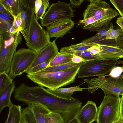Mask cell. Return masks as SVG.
Masks as SVG:
<instances>
[{"label": "cell", "mask_w": 123, "mask_h": 123, "mask_svg": "<svg viewBox=\"0 0 123 123\" xmlns=\"http://www.w3.org/2000/svg\"><path fill=\"white\" fill-rule=\"evenodd\" d=\"M109 25V28L106 34V39L107 40L114 39L117 42L118 36L122 32H123V30L121 28L114 29L112 22L110 23Z\"/></svg>", "instance_id": "25"}, {"label": "cell", "mask_w": 123, "mask_h": 123, "mask_svg": "<svg viewBox=\"0 0 123 123\" xmlns=\"http://www.w3.org/2000/svg\"><path fill=\"white\" fill-rule=\"evenodd\" d=\"M80 63H75L71 61L68 63L63 64L46 68L39 72H55L64 71L74 66L79 65Z\"/></svg>", "instance_id": "23"}, {"label": "cell", "mask_w": 123, "mask_h": 123, "mask_svg": "<svg viewBox=\"0 0 123 123\" xmlns=\"http://www.w3.org/2000/svg\"><path fill=\"white\" fill-rule=\"evenodd\" d=\"M120 121L121 123H123V118L121 119Z\"/></svg>", "instance_id": "42"}, {"label": "cell", "mask_w": 123, "mask_h": 123, "mask_svg": "<svg viewBox=\"0 0 123 123\" xmlns=\"http://www.w3.org/2000/svg\"><path fill=\"white\" fill-rule=\"evenodd\" d=\"M110 23L105 24L94 36L86 39L81 42L87 43H97L109 46H117V43L115 39H106L107 33L109 28V25Z\"/></svg>", "instance_id": "14"}, {"label": "cell", "mask_w": 123, "mask_h": 123, "mask_svg": "<svg viewBox=\"0 0 123 123\" xmlns=\"http://www.w3.org/2000/svg\"><path fill=\"white\" fill-rule=\"evenodd\" d=\"M120 96L107 95L98 108L97 123H114L120 121Z\"/></svg>", "instance_id": "3"}, {"label": "cell", "mask_w": 123, "mask_h": 123, "mask_svg": "<svg viewBox=\"0 0 123 123\" xmlns=\"http://www.w3.org/2000/svg\"><path fill=\"white\" fill-rule=\"evenodd\" d=\"M90 2L83 13V19L101 14L106 9L110 7L105 1L102 0H89Z\"/></svg>", "instance_id": "15"}, {"label": "cell", "mask_w": 123, "mask_h": 123, "mask_svg": "<svg viewBox=\"0 0 123 123\" xmlns=\"http://www.w3.org/2000/svg\"><path fill=\"white\" fill-rule=\"evenodd\" d=\"M120 123V121H118L117 122H116L115 123Z\"/></svg>", "instance_id": "43"}, {"label": "cell", "mask_w": 123, "mask_h": 123, "mask_svg": "<svg viewBox=\"0 0 123 123\" xmlns=\"http://www.w3.org/2000/svg\"><path fill=\"white\" fill-rule=\"evenodd\" d=\"M48 123H64V121L59 114L51 112Z\"/></svg>", "instance_id": "30"}, {"label": "cell", "mask_w": 123, "mask_h": 123, "mask_svg": "<svg viewBox=\"0 0 123 123\" xmlns=\"http://www.w3.org/2000/svg\"><path fill=\"white\" fill-rule=\"evenodd\" d=\"M85 62L66 70L55 72H38L27 74L26 77L39 86L55 89L73 83L80 68Z\"/></svg>", "instance_id": "1"}, {"label": "cell", "mask_w": 123, "mask_h": 123, "mask_svg": "<svg viewBox=\"0 0 123 123\" xmlns=\"http://www.w3.org/2000/svg\"><path fill=\"white\" fill-rule=\"evenodd\" d=\"M15 82L13 81L6 88L0 92V112L5 107L12 104L11 96L15 89Z\"/></svg>", "instance_id": "18"}, {"label": "cell", "mask_w": 123, "mask_h": 123, "mask_svg": "<svg viewBox=\"0 0 123 123\" xmlns=\"http://www.w3.org/2000/svg\"><path fill=\"white\" fill-rule=\"evenodd\" d=\"M117 43V46L123 50V32L118 36Z\"/></svg>", "instance_id": "37"}, {"label": "cell", "mask_w": 123, "mask_h": 123, "mask_svg": "<svg viewBox=\"0 0 123 123\" xmlns=\"http://www.w3.org/2000/svg\"><path fill=\"white\" fill-rule=\"evenodd\" d=\"M42 3V0H36L35 2V9L34 11L36 15L37 12L41 6Z\"/></svg>", "instance_id": "38"}, {"label": "cell", "mask_w": 123, "mask_h": 123, "mask_svg": "<svg viewBox=\"0 0 123 123\" xmlns=\"http://www.w3.org/2000/svg\"><path fill=\"white\" fill-rule=\"evenodd\" d=\"M50 62H43L27 70L25 72L27 74L34 73L40 71L47 68Z\"/></svg>", "instance_id": "29"}, {"label": "cell", "mask_w": 123, "mask_h": 123, "mask_svg": "<svg viewBox=\"0 0 123 123\" xmlns=\"http://www.w3.org/2000/svg\"><path fill=\"white\" fill-rule=\"evenodd\" d=\"M110 1L121 16L123 17V0H110Z\"/></svg>", "instance_id": "31"}, {"label": "cell", "mask_w": 123, "mask_h": 123, "mask_svg": "<svg viewBox=\"0 0 123 123\" xmlns=\"http://www.w3.org/2000/svg\"><path fill=\"white\" fill-rule=\"evenodd\" d=\"M101 77L85 79L83 81L88 85V91L93 93L98 88L104 92L105 96L107 95L115 96L123 95V74L115 78L104 76Z\"/></svg>", "instance_id": "2"}, {"label": "cell", "mask_w": 123, "mask_h": 123, "mask_svg": "<svg viewBox=\"0 0 123 123\" xmlns=\"http://www.w3.org/2000/svg\"><path fill=\"white\" fill-rule=\"evenodd\" d=\"M73 55L58 52L54 58L47 65V68L55 66L68 63L71 61Z\"/></svg>", "instance_id": "22"}, {"label": "cell", "mask_w": 123, "mask_h": 123, "mask_svg": "<svg viewBox=\"0 0 123 123\" xmlns=\"http://www.w3.org/2000/svg\"><path fill=\"white\" fill-rule=\"evenodd\" d=\"M21 123H37L32 112L28 106L21 109Z\"/></svg>", "instance_id": "24"}, {"label": "cell", "mask_w": 123, "mask_h": 123, "mask_svg": "<svg viewBox=\"0 0 123 123\" xmlns=\"http://www.w3.org/2000/svg\"><path fill=\"white\" fill-rule=\"evenodd\" d=\"M120 112L121 119L123 118V95L120 98Z\"/></svg>", "instance_id": "40"}, {"label": "cell", "mask_w": 123, "mask_h": 123, "mask_svg": "<svg viewBox=\"0 0 123 123\" xmlns=\"http://www.w3.org/2000/svg\"><path fill=\"white\" fill-rule=\"evenodd\" d=\"M71 61L73 62L76 64H79L87 61L81 57L75 55H73Z\"/></svg>", "instance_id": "36"}, {"label": "cell", "mask_w": 123, "mask_h": 123, "mask_svg": "<svg viewBox=\"0 0 123 123\" xmlns=\"http://www.w3.org/2000/svg\"><path fill=\"white\" fill-rule=\"evenodd\" d=\"M9 109L8 117L5 123H21V106L12 104L9 107Z\"/></svg>", "instance_id": "20"}, {"label": "cell", "mask_w": 123, "mask_h": 123, "mask_svg": "<svg viewBox=\"0 0 123 123\" xmlns=\"http://www.w3.org/2000/svg\"><path fill=\"white\" fill-rule=\"evenodd\" d=\"M119 13L112 8L106 9L100 14L85 19L80 20L77 25L91 31L100 30L105 24L110 22Z\"/></svg>", "instance_id": "8"}, {"label": "cell", "mask_w": 123, "mask_h": 123, "mask_svg": "<svg viewBox=\"0 0 123 123\" xmlns=\"http://www.w3.org/2000/svg\"><path fill=\"white\" fill-rule=\"evenodd\" d=\"M116 23L123 30V17L120 16L117 18Z\"/></svg>", "instance_id": "39"}, {"label": "cell", "mask_w": 123, "mask_h": 123, "mask_svg": "<svg viewBox=\"0 0 123 123\" xmlns=\"http://www.w3.org/2000/svg\"><path fill=\"white\" fill-rule=\"evenodd\" d=\"M74 21L71 19L60 20L50 24L47 27V31L50 38H62L74 26Z\"/></svg>", "instance_id": "11"}, {"label": "cell", "mask_w": 123, "mask_h": 123, "mask_svg": "<svg viewBox=\"0 0 123 123\" xmlns=\"http://www.w3.org/2000/svg\"><path fill=\"white\" fill-rule=\"evenodd\" d=\"M0 34L6 33H8L9 26L11 24H9L0 19Z\"/></svg>", "instance_id": "34"}, {"label": "cell", "mask_w": 123, "mask_h": 123, "mask_svg": "<svg viewBox=\"0 0 123 123\" xmlns=\"http://www.w3.org/2000/svg\"><path fill=\"white\" fill-rule=\"evenodd\" d=\"M94 44H90L81 42L78 44H71L70 46L61 48L60 52L74 55L75 54L86 50Z\"/></svg>", "instance_id": "19"}, {"label": "cell", "mask_w": 123, "mask_h": 123, "mask_svg": "<svg viewBox=\"0 0 123 123\" xmlns=\"http://www.w3.org/2000/svg\"><path fill=\"white\" fill-rule=\"evenodd\" d=\"M37 52L29 48H21L14 53L9 75L13 80L29 69Z\"/></svg>", "instance_id": "5"}, {"label": "cell", "mask_w": 123, "mask_h": 123, "mask_svg": "<svg viewBox=\"0 0 123 123\" xmlns=\"http://www.w3.org/2000/svg\"><path fill=\"white\" fill-rule=\"evenodd\" d=\"M0 19L10 24H13L14 18L9 13L0 12Z\"/></svg>", "instance_id": "32"}, {"label": "cell", "mask_w": 123, "mask_h": 123, "mask_svg": "<svg viewBox=\"0 0 123 123\" xmlns=\"http://www.w3.org/2000/svg\"><path fill=\"white\" fill-rule=\"evenodd\" d=\"M19 31L16 34L15 40L10 45H0V73L9 74L14 54L18 45L21 43L22 37Z\"/></svg>", "instance_id": "9"}, {"label": "cell", "mask_w": 123, "mask_h": 123, "mask_svg": "<svg viewBox=\"0 0 123 123\" xmlns=\"http://www.w3.org/2000/svg\"><path fill=\"white\" fill-rule=\"evenodd\" d=\"M74 11L69 4L59 1L52 4L42 18L40 25L42 27H47L57 21L66 19H71L74 17Z\"/></svg>", "instance_id": "7"}, {"label": "cell", "mask_w": 123, "mask_h": 123, "mask_svg": "<svg viewBox=\"0 0 123 123\" xmlns=\"http://www.w3.org/2000/svg\"><path fill=\"white\" fill-rule=\"evenodd\" d=\"M84 1L83 0H70L69 4L74 8H78Z\"/></svg>", "instance_id": "35"}, {"label": "cell", "mask_w": 123, "mask_h": 123, "mask_svg": "<svg viewBox=\"0 0 123 123\" xmlns=\"http://www.w3.org/2000/svg\"><path fill=\"white\" fill-rule=\"evenodd\" d=\"M18 0L22 20L20 32L23 35L26 43H27L31 17L32 11L34 10L35 0Z\"/></svg>", "instance_id": "10"}, {"label": "cell", "mask_w": 123, "mask_h": 123, "mask_svg": "<svg viewBox=\"0 0 123 123\" xmlns=\"http://www.w3.org/2000/svg\"><path fill=\"white\" fill-rule=\"evenodd\" d=\"M98 111L95 103L88 100L81 108L75 118L79 123H92L96 121Z\"/></svg>", "instance_id": "12"}, {"label": "cell", "mask_w": 123, "mask_h": 123, "mask_svg": "<svg viewBox=\"0 0 123 123\" xmlns=\"http://www.w3.org/2000/svg\"><path fill=\"white\" fill-rule=\"evenodd\" d=\"M22 17L20 12L14 18L12 27L18 31L20 32L22 24Z\"/></svg>", "instance_id": "33"}, {"label": "cell", "mask_w": 123, "mask_h": 123, "mask_svg": "<svg viewBox=\"0 0 123 123\" xmlns=\"http://www.w3.org/2000/svg\"><path fill=\"white\" fill-rule=\"evenodd\" d=\"M42 0V6L37 13L35 15L36 18L38 20L42 18L46 12L47 9L49 6V0Z\"/></svg>", "instance_id": "27"}, {"label": "cell", "mask_w": 123, "mask_h": 123, "mask_svg": "<svg viewBox=\"0 0 123 123\" xmlns=\"http://www.w3.org/2000/svg\"><path fill=\"white\" fill-rule=\"evenodd\" d=\"M72 87L58 88L55 89H50L44 88V89L49 93L58 98L65 100L74 99L75 98L72 97L74 92L83 91V90L88 88H82L80 87L81 85Z\"/></svg>", "instance_id": "16"}, {"label": "cell", "mask_w": 123, "mask_h": 123, "mask_svg": "<svg viewBox=\"0 0 123 123\" xmlns=\"http://www.w3.org/2000/svg\"><path fill=\"white\" fill-rule=\"evenodd\" d=\"M13 81L9 74L5 72L0 73V92L7 87Z\"/></svg>", "instance_id": "26"}, {"label": "cell", "mask_w": 123, "mask_h": 123, "mask_svg": "<svg viewBox=\"0 0 123 123\" xmlns=\"http://www.w3.org/2000/svg\"><path fill=\"white\" fill-rule=\"evenodd\" d=\"M117 61L95 59L87 61L80 67L77 75L78 78L103 77L109 73L117 65Z\"/></svg>", "instance_id": "6"}, {"label": "cell", "mask_w": 123, "mask_h": 123, "mask_svg": "<svg viewBox=\"0 0 123 123\" xmlns=\"http://www.w3.org/2000/svg\"><path fill=\"white\" fill-rule=\"evenodd\" d=\"M50 37L47 31L43 28L36 19L34 10L32 11L29 29L28 42L26 46L38 52L49 44Z\"/></svg>", "instance_id": "4"}, {"label": "cell", "mask_w": 123, "mask_h": 123, "mask_svg": "<svg viewBox=\"0 0 123 123\" xmlns=\"http://www.w3.org/2000/svg\"><path fill=\"white\" fill-rule=\"evenodd\" d=\"M123 65L122 66H116L113 68L109 73L105 76L112 77H117L123 74V61H122Z\"/></svg>", "instance_id": "28"}, {"label": "cell", "mask_w": 123, "mask_h": 123, "mask_svg": "<svg viewBox=\"0 0 123 123\" xmlns=\"http://www.w3.org/2000/svg\"><path fill=\"white\" fill-rule=\"evenodd\" d=\"M37 123H48L51 112L44 106L37 104L28 105Z\"/></svg>", "instance_id": "17"}, {"label": "cell", "mask_w": 123, "mask_h": 123, "mask_svg": "<svg viewBox=\"0 0 123 123\" xmlns=\"http://www.w3.org/2000/svg\"><path fill=\"white\" fill-rule=\"evenodd\" d=\"M0 4L14 18L20 12L18 0H0Z\"/></svg>", "instance_id": "21"}, {"label": "cell", "mask_w": 123, "mask_h": 123, "mask_svg": "<svg viewBox=\"0 0 123 123\" xmlns=\"http://www.w3.org/2000/svg\"><path fill=\"white\" fill-rule=\"evenodd\" d=\"M56 39L37 52L36 58L30 69L43 62H50L54 58L58 52Z\"/></svg>", "instance_id": "13"}, {"label": "cell", "mask_w": 123, "mask_h": 123, "mask_svg": "<svg viewBox=\"0 0 123 123\" xmlns=\"http://www.w3.org/2000/svg\"><path fill=\"white\" fill-rule=\"evenodd\" d=\"M68 123H79L76 119L75 118Z\"/></svg>", "instance_id": "41"}]
</instances>
